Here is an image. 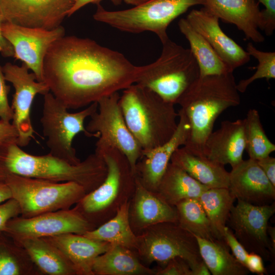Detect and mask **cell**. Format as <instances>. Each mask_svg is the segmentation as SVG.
I'll list each match as a JSON object with an SVG mask.
<instances>
[{
    "instance_id": "1f68e13d",
    "label": "cell",
    "mask_w": 275,
    "mask_h": 275,
    "mask_svg": "<svg viewBox=\"0 0 275 275\" xmlns=\"http://www.w3.org/2000/svg\"><path fill=\"white\" fill-rule=\"evenodd\" d=\"M41 274L24 249L4 232L0 233V275Z\"/></svg>"
},
{
    "instance_id": "484cf974",
    "label": "cell",
    "mask_w": 275,
    "mask_h": 275,
    "mask_svg": "<svg viewBox=\"0 0 275 275\" xmlns=\"http://www.w3.org/2000/svg\"><path fill=\"white\" fill-rule=\"evenodd\" d=\"M94 275H155V269L143 264L135 252L120 245H111L94 260Z\"/></svg>"
},
{
    "instance_id": "8992f818",
    "label": "cell",
    "mask_w": 275,
    "mask_h": 275,
    "mask_svg": "<svg viewBox=\"0 0 275 275\" xmlns=\"http://www.w3.org/2000/svg\"><path fill=\"white\" fill-rule=\"evenodd\" d=\"M154 62L142 66L135 84L147 88L164 101L177 104L186 90L200 77L197 61L189 48L169 38Z\"/></svg>"
},
{
    "instance_id": "ba28073f",
    "label": "cell",
    "mask_w": 275,
    "mask_h": 275,
    "mask_svg": "<svg viewBox=\"0 0 275 275\" xmlns=\"http://www.w3.org/2000/svg\"><path fill=\"white\" fill-rule=\"evenodd\" d=\"M1 182L10 188L22 217L70 209L87 194L82 186L74 182H57L9 174Z\"/></svg>"
},
{
    "instance_id": "bcb514c9",
    "label": "cell",
    "mask_w": 275,
    "mask_h": 275,
    "mask_svg": "<svg viewBox=\"0 0 275 275\" xmlns=\"http://www.w3.org/2000/svg\"><path fill=\"white\" fill-rule=\"evenodd\" d=\"M10 188L4 182H0V204L12 198Z\"/></svg>"
},
{
    "instance_id": "5bb4252c",
    "label": "cell",
    "mask_w": 275,
    "mask_h": 275,
    "mask_svg": "<svg viewBox=\"0 0 275 275\" xmlns=\"http://www.w3.org/2000/svg\"><path fill=\"white\" fill-rule=\"evenodd\" d=\"M1 28L3 36L13 48V58L23 63L35 74L38 81H43L44 58L51 45L65 36L64 28L61 25L48 30L2 22Z\"/></svg>"
},
{
    "instance_id": "e575fe53",
    "label": "cell",
    "mask_w": 275,
    "mask_h": 275,
    "mask_svg": "<svg viewBox=\"0 0 275 275\" xmlns=\"http://www.w3.org/2000/svg\"><path fill=\"white\" fill-rule=\"evenodd\" d=\"M246 51L250 56L258 60V64L254 69L256 71L249 78L242 79L237 84V88L240 93H244L255 80L265 78L269 80L275 78V52L263 51L256 48L252 42L247 44Z\"/></svg>"
},
{
    "instance_id": "3957f363",
    "label": "cell",
    "mask_w": 275,
    "mask_h": 275,
    "mask_svg": "<svg viewBox=\"0 0 275 275\" xmlns=\"http://www.w3.org/2000/svg\"><path fill=\"white\" fill-rule=\"evenodd\" d=\"M106 174L102 157L95 152L72 164L50 153H28L16 143L0 147V182L6 175L14 174L57 182H74L89 193L103 182Z\"/></svg>"
},
{
    "instance_id": "603a6c76",
    "label": "cell",
    "mask_w": 275,
    "mask_h": 275,
    "mask_svg": "<svg viewBox=\"0 0 275 275\" xmlns=\"http://www.w3.org/2000/svg\"><path fill=\"white\" fill-rule=\"evenodd\" d=\"M58 249L73 266L77 275H94L95 259L111 246L82 234L65 233L42 237Z\"/></svg>"
},
{
    "instance_id": "e0dca14e",
    "label": "cell",
    "mask_w": 275,
    "mask_h": 275,
    "mask_svg": "<svg viewBox=\"0 0 275 275\" xmlns=\"http://www.w3.org/2000/svg\"><path fill=\"white\" fill-rule=\"evenodd\" d=\"M178 114L179 121L171 138L161 146L142 150L135 166L136 177L144 187L153 191L156 192L173 153L184 146L188 136L189 125L187 118L180 109Z\"/></svg>"
},
{
    "instance_id": "9a60e30c",
    "label": "cell",
    "mask_w": 275,
    "mask_h": 275,
    "mask_svg": "<svg viewBox=\"0 0 275 275\" xmlns=\"http://www.w3.org/2000/svg\"><path fill=\"white\" fill-rule=\"evenodd\" d=\"M94 229L73 208L47 212L31 217L10 219L4 231L14 240L42 238L65 233L83 234Z\"/></svg>"
},
{
    "instance_id": "4316f807",
    "label": "cell",
    "mask_w": 275,
    "mask_h": 275,
    "mask_svg": "<svg viewBox=\"0 0 275 275\" xmlns=\"http://www.w3.org/2000/svg\"><path fill=\"white\" fill-rule=\"evenodd\" d=\"M209 187L201 184L179 167L171 162L161 178L156 192L167 203L175 206L182 200L198 198Z\"/></svg>"
},
{
    "instance_id": "7bdbcfd3",
    "label": "cell",
    "mask_w": 275,
    "mask_h": 275,
    "mask_svg": "<svg viewBox=\"0 0 275 275\" xmlns=\"http://www.w3.org/2000/svg\"><path fill=\"white\" fill-rule=\"evenodd\" d=\"M267 178L275 186V158L269 156L256 160Z\"/></svg>"
},
{
    "instance_id": "30bf717a",
    "label": "cell",
    "mask_w": 275,
    "mask_h": 275,
    "mask_svg": "<svg viewBox=\"0 0 275 275\" xmlns=\"http://www.w3.org/2000/svg\"><path fill=\"white\" fill-rule=\"evenodd\" d=\"M43 96L40 123L49 153L71 164H78L81 161L73 147V140L80 132L89 138H98L97 133L89 132L84 125L86 119L97 111V102L78 112L70 113L51 92Z\"/></svg>"
},
{
    "instance_id": "d590c367",
    "label": "cell",
    "mask_w": 275,
    "mask_h": 275,
    "mask_svg": "<svg viewBox=\"0 0 275 275\" xmlns=\"http://www.w3.org/2000/svg\"><path fill=\"white\" fill-rule=\"evenodd\" d=\"M265 7L260 10L259 29L266 36H271L275 29V0H258Z\"/></svg>"
},
{
    "instance_id": "d6a6232c",
    "label": "cell",
    "mask_w": 275,
    "mask_h": 275,
    "mask_svg": "<svg viewBox=\"0 0 275 275\" xmlns=\"http://www.w3.org/2000/svg\"><path fill=\"white\" fill-rule=\"evenodd\" d=\"M177 223L195 236L208 240L217 239L206 213L198 198H190L175 206Z\"/></svg>"
},
{
    "instance_id": "ac0fdd59",
    "label": "cell",
    "mask_w": 275,
    "mask_h": 275,
    "mask_svg": "<svg viewBox=\"0 0 275 275\" xmlns=\"http://www.w3.org/2000/svg\"><path fill=\"white\" fill-rule=\"evenodd\" d=\"M185 18L205 38L231 71L250 60L246 50L222 30L218 17L204 7L192 10Z\"/></svg>"
},
{
    "instance_id": "5b68a950",
    "label": "cell",
    "mask_w": 275,
    "mask_h": 275,
    "mask_svg": "<svg viewBox=\"0 0 275 275\" xmlns=\"http://www.w3.org/2000/svg\"><path fill=\"white\" fill-rule=\"evenodd\" d=\"M94 152L102 157L107 167L106 176L73 208L95 228L112 218L122 205L130 200L136 177L127 158L119 149L107 147Z\"/></svg>"
},
{
    "instance_id": "d4e9b609",
    "label": "cell",
    "mask_w": 275,
    "mask_h": 275,
    "mask_svg": "<svg viewBox=\"0 0 275 275\" xmlns=\"http://www.w3.org/2000/svg\"><path fill=\"white\" fill-rule=\"evenodd\" d=\"M15 240L24 249L41 274L77 275L64 255L45 239L25 238Z\"/></svg>"
},
{
    "instance_id": "ab89813d",
    "label": "cell",
    "mask_w": 275,
    "mask_h": 275,
    "mask_svg": "<svg viewBox=\"0 0 275 275\" xmlns=\"http://www.w3.org/2000/svg\"><path fill=\"white\" fill-rule=\"evenodd\" d=\"M20 215V209L17 202L11 198L0 204V233L4 232L7 224L12 218Z\"/></svg>"
},
{
    "instance_id": "f6af8a7d",
    "label": "cell",
    "mask_w": 275,
    "mask_h": 275,
    "mask_svg": "<svg viewBox=\"0 0 275 275\" xmlns=\"http://www.w3.org/2000/svg\"><path fill=\"white\" fill-rule=\"evenodd\" d=\"M2 21L0 15V53L4 57H13L14 50L11 44L4 37L1 32Z\"/></svg>"
},
{
    "instance_id": "cb8c5ba5",
    "label": "cell",
    "mask_w": 275,
    "mask_h": 275,
    "mask_svg": "<svg viewBox=\"0 0 275 275\" xmlns=\"http://www.w3.org/2000/svg\"><path fill=\"white\" fill-rule=\"evenodd\" d=\"M170 162L209 188H228L229 172L224 166L205 156L194 154L183 146L175 151Z\"/></svg>"
},
{
    "instance_id": "60d3db41",
    "label": "cell",
    "mask_w": 275,
    "mask_h": 275,
    "mask_svg": "<svg viewBox=\"0 0 275 275\" xmlns=\"http://www.w3.org/2000/svg\"><path fill=\"white\" fill-rule=\"evenodd\" d=\"M18 137V132L12 124L0 119V147L10 143L17 144Z\"/></svg>"
},
{
    "instance_id": "277c9868",
    "label": "cell",
    "mask_w": 275,
    "mask_h": 275,
    "mask_svg": "<svg viewBox=\"0 0 275 275\" xmlns=\"http://www.w3.org/2000/svg\"><path fill=\"white\" fill-rule=\"evenodd\" d=\"M119 104L126 124L142 150L162 145L176 130L178 114L175 104L147 88L130 86L123 90Z\"/></svg>"
},
{
    "instance_id": "74e56055",
    "label": "cell",
    "mask_w": 275,
    "mask_h": 275,
    "mask_svg": "<svg viewBox=\"0 0 275 275\" xmlns=\"http://www.w3.org/2000/svg\"><path fill=\"white\" fill-rule=\"evenodd\" d=\"M224 240L228 245L235 258L244 267L249 252L235 237L232 230L227 226L224 234Z\"/></svg>"
},
{
    "instance_id": "8d00e7d4",
    "label": "cell",
    "mask_w": 275,
    "mask_h": 275,
    "mask_svg": "<svg viewBox=\"0 0 275 275\" xmlns=\"http://www.w3.org/2000/svg\"><path fill=\"white\" fill-rule=\"evenodd\" d=\"M155 275H193L188 263L183 259L175 257L162 267L155 269Z\"/></svg>"
},
{
    "instance_id": "9c48e42d",
    "label": "cell",
    "mask_w": 275,
    "mask_h": 275,
    "mask_svg": "<svg viewBox=\"0 0 275 275\" xmlns=\"http://www.w3.org/2000/svg\"><path fill=\"white\" fill-rule=\"evenodd\" d=\"M135 252L147 266L155 262L162 267L171 259L181 258L193 273L204 262L195 236L177 222L158 223L138 234Z\"/></svg>"
},
{
    "instance_id": "6da1fadb",
    "label": "cell",
    "mask_w": 275,
    "mask_h": 275,
    "mask_svg": "<svg viewBox=\"0 0 275 275\" xmlns=\"http://www.w3.org/2000/svg\"><path fill=\"white\" fill-rule=\"evenodd\" d=\"M141 68L92 39L64 36L45 55L43 81L68 109H78L135 84Z\"/></svg>"
},
{
    "instance_id": "836d02e7",
    "label": "cell",
    "mask_w": 275,
    "mask_h": 275,
    "mask_svg": "<svg viewBox=\"0 0 275 275\" xmlns=\"http://www.w3.org/2000/svg\"><path fill=\"white\" fill-rule=\"evenodd\" d=\"M245 122V150L249 158L258 160L267 157L275 151V145L267 136L258 111L249 110Z\"/></svg>"
},
{
    "instance_id": "b9f144b4",
    "label": "cell",
    "mask_w": 275,
    "mask_h": 275,
    "mask_svg": "<svg viewBox=\"0 0 275 275\" xmlns=\"http://www.w3.org/2000/svg\"><path fill=\"white\" fill-rule=\"evenodd\" d=\"M263 259L259 254L249 252L246 263V268L250 272L262 275L266 273L263 264Z\"/></svg>"
},
{
    "instance_id": "ffe728a7",
    "label": "cell",
    "mask_w": 275,
    "mask_h": 275,
    "mask_svg": "<svg viewBox=\"0 0 275 275\" xmlns=\"http://www.w3.org/2000/svg\"><path fill=\"white\" fill-rule=\"evenodd\" d=\"M129 219L138 235L158 223L177 222V214L175 206L167 203L156 192L146 188L136 177L134 191L130 200Z\"/></svg>"
},
{
    "instance_id": "ee69618b",
    "label": "cell",
    "mask_w": 275,
    "mask_h": 275,
    "mask_svg": "<svg viewBox=\"0 0 275 275\" xmlns=\"http://www.w3.org/2000/svg\"><path fill=\"white\" fill-rule=\"evenodd\" d=\"M102 1V0H76L74 5L69 11L67 17L71 16L74 13H75L78 10H79V9L85 7L88 4H100V2ZM110 1L114 5L118 6L120 5L123 2V0H110Z\"/></svg>"
},
{
    "instance_id": "f35d334b",
    "label": "cell",
    "mask_w": 275,
    "mask_h": 275,
    "mask_svg": "<svg viewBox=\"0 0 275 275\" xmlns=\"http://www.w3.org/2000/svg\"><path fill=\"white\" fill-rule=\"evenodd\" d=\"M2 68L0 66V119L11 122L13 119V111L8 101L10 87L7 85Z\"/></svg>"
},
{
    "instance_id": "44dd1931",
    "label": "cell",
    "mask_w": 275,
    "mask_h": 275,
    "mask_svg": "<svg viewBox=\"0 0 275 275\" xmlns=\"http://www.w3.org/2000/svg\"><path fill=\"white\" fill-rule=\"evenodd\" d=\"M245 149L244 119L223 121L220 127L212 131L207 139L204 155L223 166L232 168L243 159Z\"/></svg>"
},
{
    "instance_id": "f546056e",
    "label": "cell",
    "mask_w": 275,
    "mask_h": 275,
    "mask_svg": "<svg viewBox=\"0 0 275 275\" xmlns=\"http://www.w3.org/2000/svg\"><path fill=\"white\" fill-rule=\"evenodd\" d=\"M201 258L213 275H246L249 270L230 252L224 240L196 236Z\"/></svg>"
},
{
    "instance_id": "d6986e66",
    "label": "cell",
    "mask_w": 275,
    "mask_h": 275,
    "mask_svg": "<svg viewBox=\"0 0 275 275\" xmlns=\"http://www.w3.org/2000/svg\"><path fill=\"white\" fill-rule=\"evenodd\" d=\"M228 189L235 199L253 205H269L275 199V186L256 160L251 158L232 168Z\"/></svg>"
},
{
    "instance_id": "52a82bcc",
    "label": "cell",
    "mask_w": 275,
    "mask_h": 275,
    "mask_svg": "<svg viewBox=\"0 0 275 275\" xmlns=\"http://www.w3.org/2000/svg\"><path fill=\"white\" fill-rule=\"evenodd\" d=\"M205 4V0H148L130 8L117 11L107 10L98 4L93 17L124 32H151L163 43L169 38L167 29L173 21L190 7Z\"/></svg>"
},
{
    "instance_id": "c3c4849f",
    "label": "cell",
    "mask_w": 275,
    "mask_h": 275,
    "mask_svg": "<svg viewBox=\"0 0 275 275\" xmlns=\"http://www.w3.org/2000/svg\"><path fill=\"white\" fill-rule=\"evenodd\" d=\"M147 1L148 0H123V2L127 4L134 6L142 4Z\"/></svg>"
},
{
    "instance_id": "4dcf8cb0",
    "label": "cell",
    "mask_w": 275,
    "mask_h": 275,
    "mask_svg": "<svg viewBox=\"0 0 275 275\" xmlns=\"http://www.w3.org/2000/svg\"><path fill=\"white\" fill-rule=\"evenodd\" d=\"M217 239L224 240L227 222L235 198L227 188H209L198 198Z\"/></svg>"
},
{
    "instance_id": "7a4b0ae2",
    "label": "cell",
    "mask_w": 275,
    "mask_h": 275,
    "mask_svg": "<svg viewBox=\"0 0 275 275\" xmlns=\"http://www.w3.org/2000/svg\"><path fill=\"white\" fill-rule=\"evenodd\" d=\"M233 73L200 76L177 101L189 125L183 147L190 153L205 156L204 145L216 119L228 108L240 103Z\"/></svg>"
},
{
    "instance_id": "f1b7e54d",
    "label": "cell",
    "mask_w": 275,
    "mask_h": 275,
    "mask_svg": "<svg viewBox=\"0 0 275 275\" xmlns=\"http://www.w3.org/2000/svg\"><path fill=\"white\" fill-rule=\"evenodd\" d=\"M178 27L189 42V49L199 67L200 76L233 72L205 38L189 24L185 18L179 20Z\"/></svg>"
},
{
    "instance_id": "7c38bea8",
    "label": "cell",
    "mask_w": 275,
    "mask_h": 275,
    "mask_svg": "<svg viewBox=\"0 0 275 275\" xmlns=\"http://www.w3.org/2000/svg\"><path fill=\"white\" fill-rule=\"evenodd\" d=\"M275 212V204L256 205L237 200L227 222L240 243L249 252L259 254L266 261L274 262L275 249L270 242L267 228Z\"/></svg>"
},
{
    "instance_id": "83f0119b",
    "label": "cell",
    "mask_w": 275,
    "mask_h": 275,
    "mask_svg": "<svg viewBox=\"0 0 275 275\" xmlns=\"http://www.w3.org/2000/svg\"><path fill=\"white\" fill-rule=\"evenodd\" d=\"M130 201L122 205L116 214L99 226L82 235L111 245H120L135 252L137 235L133 232L129 219Z\"/></svg>"
},
{
    "instance_id": "8fae6325",
    "label": "cell",
    "mask_w": 275,
    "mask_h": 275,
    "mask_svg": "<svg viewBox=\"0 0 275 275\" xmlns=\"http://www.w3.org/2000/svg\"><path fill=\"white\" fill-rule=\"evenodd\" d=\"M120 96L119 92H116L99 100L97 109L90 117L86 129L99 135L95 151L107 147L119 149L126 156L135 174L142 149L126 124L119 104Z\"/></svg>"
},
{
    "instance_id": "4fadbf2b",
    "label": "cell",
    "mask_w": 275,
    "mask_h": 275,
    "mask_svg": "<svg viewBox=\"0 0 275 275\" xmlns=\"http://www.w3.org/2000/svg\"><path fill=\"white\" fill-rule=\"evenodd\" d=\"M2 70L6 81L13 85L15 92L11 108L13 116L11 123L18 134L17 144L20 147L26 146L33 138L34 132L31 118V111L36 95H45L49 89L44 81H39L33 72L22 63L18 66L6 63Z\"/></svg>"
},
{
    "instance_id": "7402d4cb",
    "label": "cell",
    "mask_w": 275,
    "mask_h": 275,
    "mask_svg": "<svg viewBox=\"0 0 275 275\" xmlns=\"http://www.w3.org/2000/svg\"><path fill=\"white\" fill-rule=\"evenodd\" d=\"M204 7L224 22L235 25L246 40L263 42L259 31L260 10L255 0H205Z\"/></svg>"
},
{
    "instance_id": "2e32d148",
    "label": "cell",
    "mask_w": 275,
    "mask_h": 275,
    "mask_svg": "<svg viewBox=\"0 0 275 275\" xmlns=\"http://www.w3.org/2000/svg\"><path fill=\"white\" fill-rule=\"evenodd\" d=\"M76 0H0L2 22L52 30L60 25Z\"/></svg>"
},
{
    "instance_id": "7dc6e473",
    "label": "cell",
    "mask_w": 275,
    "mask_h": 275,
    "mask_svg": "<svg viewBox=\"0 0 275 275\" xmlns=\"http://www.w3.org/2000/svg\"><path fill=\"white\" fill-rule=\"evenodd\" d=\"M267 233L273 249H275V228L274 227L268 225L267 228Z\"/></svg>"
}]
</instances>
